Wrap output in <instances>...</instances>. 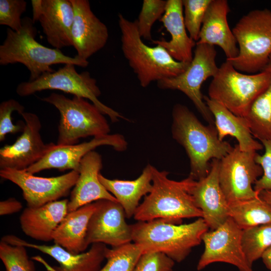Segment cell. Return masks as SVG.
Returning <instances> with one entry per match:
<instances>
[{
    "mask_svg": "<svg viewBox=\"0 0 271 271\" xmlns=\"http://www.w3.org/2000/svg\"><path fill=\"white\" fill-rule=\"evenodd\" d=\"M172 137L183 147L190 164L189 177L198 181L211 169V159L220 160L233 147L219 139L215 125L203 124L187 106L176 104L172 111Z\"/></svg>",
    "mask_w": 271,
    "mask_h": 271,
    "instance_id": "obj_1",
    "label": "cell"
},
{
    "mask_svg": "<svg viewBox=\"0 0 271 271\" xmlns=\"http://www.w3.org/2000/svg\"><path fill=\"white\" fill-rule=\"evenodd\" d=\"M37 29L32 19H22V27L19 32L7 29L6 38L0 45V65L21 63L30 72L29 81H33L42 74L53 72L55 64H71L85 68L89 61L65 55L60 50L41 45L36 40Z\"/></svg>",
    "mask_w": 271,
    "mask_h": 271,
    "instance_id": "obj_2",
    "label": "cell"
},
{
    "mask_svg": "<svg viewBox=\"0 0 271 271\" xmlns=\"http://www.w3.org/2000/svg\"><path fill=\"white\" fill-rule=\"evenodd\" d=\"M131 225L132 241L140 247L143 253L160 252L177 262L183 261L192 249L201 243L202 236L209 229L201 217L183 224L156 219Z\"/></svg>",
    "mask_w": 271,
    "mask_h": 271,
    "instance_id": "obj_3",
    "label": "cell"
},
{
    "mask_svg": "<svg viewBox=\"0 0 271 271\" xmlns=\"http://www.w3.org/2000/svg\"><path fill=\"white\" fill-rule=\"evenodd\" d=\"M152 189L139 205L133 215L138 221L156 219L170 220L177 224L184 218L202 217L190 193L194 181L188 176L181 181L168 178L169 173L152 166Z\"/></svg>",
    "mask_w": 271,
    "mask_h": 271,
    "instance_id": "obj_4",
    "label": "cell"
},
{
    "mask_svg": "<svg viewBox=\"0 0 271 271\" xmlns=\"http://www.w3.org/2000/svg\"><path fill=\"white\" fill-rule=\"evenodd\" d=\"M118 17L123 54L142 87L176 76L187 68L190 63L176 61L163 47H152L145 44L139 33L136 20L130 21L121 14Z\"/></svg>",
    "mask_w": 271,
    "mask_h": 271,
    "instance_id": "obj_5",
    "label": "cell"
},
{
    "mask_svg": "<svg viewBox=\"0 0 271 271\" xmlns=\"http://www.w3.org/2000/svg\"><path fill=\"white\" fill-rule=\"evenodd\" d=\"M232 31L239 53L235 58L226 60L239 72H262L271 55V11L251 10L239 19Z\"/></svg>",
    "mask_w": 271,
    "mask_h": 271,
    "instance_id": "obj_6",
    "label": "cell"
},
{
    "mask_svg": "<svg viewBox=\"0 0 271 271\" xmlns=\"http://www.w3.org/2000/svg\"><path fill=\"white\" fill-rule=\"evenodd\" d=\"M41 99L54 106L59 111L56 145L67 146L78 144L80 139L109 134V125L104 114L86 99L52 93Z\"/></svg>",
    "mask_w": 271,
    "mask_h": 271,
    "instance_id": "obj_7",
    "label": "cell"
},
{
    "mask_svg": "<svg viewBox=\"0 0 271 271\" xmlns=\"http://www.w3.org/2000/svg\"><path fill=\"white\" fill-rule=\"evenodd\" d=\"M271 74L262 71L243 74L226 60L208 88V97L224 106L234 114L244 117L255 98L268 85Z\"/></svg>",
    "mask_w": 271,
    "mask_h": 271,
    "instance_id": "obj_8",
    "label": "cell"
},
{
    "mask_svg": "<svg viewBox=\"0 0 271 271\" xmlns=\"http://www.w3.org/2000/svg\"><path fill=\"white\" fill-rule=\"evenodd\" d=\"M45 90H60L88 99L112 122L118 121L120 118L126 119L99 100L101 91L96 79L88 71L77 72L75 65L65 64L57 71L42 74L34 81L21 82L17 87L16 92L18 95L25 97Z\"/></svg>",
    "mask_w": 271,
    "mask_h": 271,
    "instance_id": "obj_9",
    "label": "cell"
},
{
    "mask_svg": "<svg viewBox=\"0 0 271 271\" xmlns=\"http://www.w3.org/2000/svg\"><path fill=\"white\" fill-rule=\"evenodd\" d=\"M216 55L214 46L196 44L193 59L183 73L157 82L160 89L177 90L184 93L203 118L213 125H215L214 119L204 101L201 88L206 79L213 78L218 71L215 60Z\"/></svg>",
    "mask_w": 271,
    "mask_h": 271,
    "instance_id": "obj_10",
    "label": "cell"
},
{
    "mask_svg": "<svg viewBox=\"0 0 271 271\" xmlns=\"http://www.w3.org/2000/svg\"><path fill=\"white\" fill-rule=\"evenodd\" d=\"M256 151H242L238 144L219 161V182L228 203L258 197L252 184L263 174L255 161Z\"/></svg>",
    "mask_w": 271,
    "mask_h": 271,
    "instance_id": "obj_11",
    "label": "cell"
},
{
    "mask_svg": "<svg viewBox=\"0 0 271 271\" xmlns=\"http://www.w3.org/2000/svg\"><path fill=\"white\" fill-rule=\"evenodd\" d=\"M0 176L19 186L28 207L35 208L67 196L77 182L79 172L72 170L58 176L41 177L25 170L3 168Z\"/></svg>",
    "mask_w": 271,
    "mask_h": 271,
    "instance_id": "obj_12",
    "label": "cell"
},
{
    "mask_svg": "<svg viewBox=\"0 0 271 271\" xmlns=\"http://www.w3.org/2000/svg\"><path fill=\"white\" fill-rule=\"evenodd\" d=\"M242 230L230 217L215 230L202 236L204 250L197 269L201 270L210 264L223 262L232 264L240 271H253L241 246Z\"/></svg>",
    "mask_w": 271,
    "mask_h": 271,
    "instance_id": "obj_13",
    "label": "cell"
},
{
    "mask_svg": "<svg viewBox=\"0 0 271 271\" xmlns=\"http://www.w3.org/2000/svg\"><path fill=\"white\" fill-rule=\"evenodd\" d=\"M20 115L26 123L25 128L15 143L1 148L0 169L25 170L41 160L55 145L43 142L41 123L37 114L24 111Z\"/></svg>",
    "mask_w": 271,
    "mask_h": 271,
    "instance_id": "obj_14",
    "label": "cell"
},
{
    "mask_svg": "<svg viewBox=\"0 0 271 271\" xmlns=\"http://www.w3.org/2000/svg\"><path fill=\"white\" fill-rule=\"evenodd\" d=\"M96 208L88 225V246L96 243L117 247L132 241L131 225L125 221L121 205L116 201L102 199L95 202Z\"/></svg>",
    "mask_w": 271,
    "mask_h": 271,
    "instance_id": "obj_15",
    "label": "cell"
},
{
    "mask_svg": "<svg viewBox=\"0 0 271 271\" xmlns=\"http://www.w3.org/2000/svg\"><path fill=\"white\" fill-rule=\"evenodd\" d=\"M1 240L12 245L32 248L51 256L59 263V267L51 266L40 256L32 257L43 264L48 271H99L105 259L108 248L103 243H96L92 244L87 251L74 254L56 243L52 245L32 243L14 235H5Z\"/></svg>",
    "mask_w": 271,
    "mask_h": 271,
    "instance_id": "obj_16",
    "label": "cell"
},
{
    "mask_svg": "<svg viewBox=\"0 0 271 271\" xmlns=\"http://www.w3.org/2000/svg\"><path fill=\"white\" fill-rule=\"evenodd\" d=\"M104 145L110 146L118 152L124 151L127 148L124 137L118 133L95 137L88 142L72 145L55 144L41 160L25 171L31 174L51 169L60 171L70 170L78 172L83 158L97 147Z\"/></svg>",
    "mask_w": 271,
    "mask_h": 271,
    "instance_id": "obj_17",
    "label": "cell"
},
{
    "mask_svg": "<svg viewBox=\"0 0 271 271\" xmlns=\"http://www.w3.org/2000/svg\"><path fill=\"white\" fill-rule=\"evenodd\" d=\"M74 10L73 47L79 58L88 60L102 49L108 39L107 26L93 13L88 0H70Z\"/></svg>",
    "mask_w": 271,
    "mask_h": 271,
    "instance_id": "obj_18",
    "label": "cell"
},
{
    "mask_svg": "<svg viewBox=\"0 0 271 271\" xmlns=\"http://www.w3.org/2000/svg\"><path fill=\"white\" fill-rule=\"evenodd\" d=\"M219 160L213 159L209 174L194 180L190 189L196 206L202 212V218L209 228L215 230L229 218L228 203L219 182Z\"/></svg>",
    "mask_w": 271,
    "mask_h": 271,
    "instance_id": "obj_19",
    "label": "cell"
},
{
    "mask_svg": "<svg viewBox=\"0 0 271 271\" xmlns=\"http://www.w3.org/2000/svg\"><path fill=\"white\" fill-rule=\"evenodd\" d=\"M102 168L101 156L94 150L83 158L78 171V178L70 193L68 212L99 200L117 202L99 180L98 176Z\"/></svg>",
    "mask_w": 271,
    "mask_h": 271,
    "instance_id": "obj_20",
    "label": "cell"
},
{
    "mask_svg": "<svg viewBox=\"0 0 271 271\" xmlns=\"http://www.w3.org/2000/svg\"><path fill=\"white\" fill-rule=\"evenodd\" d=\"M229 12L227 1L212 0L205 13L196 42V44L219 46L227 60L235 58L239 53L236 39L227 21Z\"/></svg>",
    "mask_w": 271,
    "mask_h": 271,
    "instance_id": "obj_21",
    "label": "cell"
},
{
    "mask_svg": "<svg viewBox=\"0 0 271 271\" xmlns=\"http://www.w3.org/2000/svg\"><path fill=\"white\" fill-rule=\"evenodd\" d=\"M74 10L70 0H42L38 21L48 43L55 49L73 46Z\"/></svg>",
    "mask_w": 271,
    "mask_h": 271,
    "instance_id": "obj_22",
    "label": "cell"
},
{
    "mask_svg": "<svg viewBox=\"0 0 271 271\" xmlns=\"http://www.w3.org/2000/svg\"><path fill=\"white\" fill-rule=\"evenodd\" d=\"M159 21L171 35V40H153L152 43L163 47L176 61L190 63L196 42L187 33L182 0H168L165 12Z\"/></svg>",
    "mask_w": 271,
    "mask_h": 271,
    "instance_id": "obj_23",
    "label": "cell"
},
{
    "mask_svg": "<svg viewBox=\"0 0 271 271\" xmlns=\"http://www.w3.org/2000/svg\"><path fill=\"white\" fill-rule=\"evenodd\" d=\"M68 202L65 199L38 207L26 208L20 217L23 232L38 241L53 240L54 232L68 212Z\"/></svg>",
    "mask_w": 271,
    "mask_h": 271,
    "instance_id": "obj_24",
    "label": "cell"
},
{
    "mask_svg": "<svg viewBox=\"0 0 271 271\" xmlns=\"http://www.w3.org/2000/svg\"><path fill=\"white\" fill-rule=\"evenodd\" d=\"M95 208L94 202L68 212L53 233L55 243L74 254L83 252L88 246L87 228Z\"/></svg>",
    "mask_w": 271,
    "mask_h": 271,
    "instance_id": "obj_25",
    "label": "cell"
},
{
    "mask_svg": "<svg viewBox=\"0 0 271 271\" xmlns=\"http://www.w3.org/2000/svg\"><path fill=\"white\" fill-rule=\"evenodd\" d=\"M203 99L214 119L219 139L223 141L227 136L234 137L242 151H257L263 148L252 137L247 122L244 117L237 116L220 103L204 95Z\"/></svg>",
    "mask_w": 271,
    "mask_h": 271,
    "instance_id": "obj_26",
    "label": "cell"
},
{
    "mask_svg": "<svg viewBox=\"0 0 271 271\" xmlns=\"http://www.w3.org/2000/svg\"><path fill=\"white\" fill-rule=\"evenodd\" d=\"M152 167L148 164L141 175L131 181L109 179L99 174L100 182L121 205L127 218L133 216L142 197L152 190Z\"/></svg>",
    "mask_w": 271,
    "mask_h": 271,
    "instance_id": "obj_27",
    "label": "cell"
},
{
    "mask_svg": "<svg viewBox=\"0 0 271 271\" xmlns=\"http://www.w3.org/2000/svg\"><path fill=\"white\" fill-rule=\"evenodd\" d=\"M228 215L242 230L271 223V206L258 197L228 203Z\"/></svg>",
    "mask_w": 271,
    "mask_h": 271,
    "instance_id": "obj_28",
    "label": "cell"
},
{
    "mask_svg": "<svg viewBox=\"0 0 271 271\" xmlns=\"http://www.w3.org/2000/svg\"><path fill=\"white\" fill-rule=\"evenodd\" d=\"M244 117L253 136L271 140V78L266 88L253 100Z\"/></svg>",
    "mask_w": 271,
    "mask_h": 271,
    "instance_id": "obj_29",
    "label": "cell"
},
{
    "mask_svg": "<svg viewBox=\"0 0 271 271\" xmlns=\"http://www.w3.org/2000/svg\"><path fill=\"white\" fill-rule=\"evenodd\" d=\"M241 246L246 259L252 267L271 246V223L242 230Z\"/></svg>",
    "mask_w": 271,
    "mask_h": 271,
    "instance_id": "obj_30",
    "label": "cell"
},
{
    "mask_svg": "<svg viewBox=\"0 0 271 271\" xmlns=\"http://www.w3.org/2000/svg\"><path fill=\"white\" fill-rule=\"evenodd\" d=\"M142 254L140 247L131 242L108 248L107 262L99 271H133Z\"/></svg>",
    "mask_w": 271,
    "mask_h": 271,
    "instance_id": "obj_31",
    "label": "cell"
},
{
    "mask_svg": "<svg viewBox=\"0 0 271 271\" xmlns=\"http://www.w3.org/2000/svg\"><path fill=\"white\" fill-rule=\"evenodd\" d=\"M167 1L144 0L138 19L136 20L142 38L152 41V29L154 24L164 15Z\"/></svg>",
    "mask_w": 271,
    "mask_h": 271,
    "instance_id": "obj_32",
    "label": "cell"
},
{
    "mask_svg": "<svg viewBox=\"0 0 271 271\" xmlns=\"http://www.w3.org/2000/svg\"><path fill=\"white\" fill-rule=\"evenodd\" d=\"M26 248L1 241L0 258L7 271H35L34 263L29 259Z\"/></svg>",
    "mask_w": 271,
    "mask_h": 271,
    "instance_id": "obj_33",
    "label": "cell"
},
{
    "mask_svg": "<svg viewBox=\"0 0 271 271\" xmlns=\"http://www.w3.org/2000/svg\"><path fill=\"white\" fill-rule=\"evenodd\" d=\"M212 0H182L184 21L190 37L197 42L206 10Z\"/></svg>",
    "mask_w": 271,
    "mask_h": 271,
    "instance_id": "obj_34",
    "label": "cell"
},
{
    "mask_svg": "<svg viewBox=\"0 0 271 271\" xmlns=\"http://www.w3.org/2000/svg\"><path fill=\"white\" fill-rule=\"evenodd\" d=\"M25 107L14 99H10L0 104V141L5 140L8 133L15 134L23 132L26 123L19 121L16 124L12 121V113L17 111L20 115L24 112Z\"/></svg>",
    "mask_w": 271,
    "mask_h": 271,
    "instance_id": "obj_35",
    "label": "cell"
},
{
    "mask_svg": "<svg viewBox=\"0 0 271 271\" xmlns=\"http://www.w3.org/2000/svg\"><path fill=\"white\" fill-rule=\"evenodd\" d=\"M27 7L24 0H0V25L19 32L22 27L21 16Z\"/></svg>",
    "mask_w": 271,
    "mask_h": 271,
    "instance_id": "obj_36",
    "label": "cell"
},
{
    "mask_svg": "<svg viewBox=\"0 0 271 271\" xmlns=\"http://www.w3.org/2000/svg\"><path fill=\"white\" fill-rule=\"evenodd\" d=\"M175 261L163 253H143L133 271H172Z\"/></svg>",
    "mask_w": 271,
    "mask_h": 271,
    "instance_id": "obj_37",
    "label": "cell"
},
{
    "mask_svg": "<svg viewBox=\"0 0 271 271\" xmlns=\"http://www.w3.org/2000/svg\"><path fill=\"white\" fill-rule=\"evenodd\" d=\"M264 148V153H256L255 162L262 169V175L254 183L253 189L258 195L263 191H271V140L260 141Z\"/></svg>",
    "mask_w": 271,
    "mask_h": 271,
    "instance_id": "obj_38",
    "label": "cell"
},
{
    "mask_svg": "<svg viewBox=\"0 0 271 271\" xmlns=\"http://www.w3.org/2000/svg\"><path fill=\"white\" fill-rule=\"evenodd\" d=\"M22 203L14 198L0 202V215H5L19 212L22 209Z\"/></svg>",
    "mask_w": 271,
    "mask_h": 271,
    "instance_id": "obj_39",
    "label": "cell"
},
{
    "mask_svg": "<svg viewBox=\"0 0 271 271\" xmlns=\"http://www.w3.org/2000/svg\"><path fill=\"white\" fill-rule=\"evenodd\" d=\"M31 3L33 9V16L32 19L35 23L36 21H38L42 12V0H32L31 1Z\"/></svg>",
    "mask_w": 271,
    "mask_h": 271,
    "instance_id": "obj_40",
    "label": "cell"
},
{
    "mask_svg": "<svg viewBox=\"0 0 271 271\" xmlns=\"http://www.w3.org/2000/svg\"><path fill=\"white\" fill-rule=\"evenodd\" d=\"M261 258L265 266L271 271V246L263 253Z\"/></svg>",
    "mask_w": 271,
    "mask_h": 271,
    "instance_id": "obj_41",
    "label": "cell"
},
{
    "mask_svg": "<svg viewBox=\"0 0 271 271\" xmlns=\"http://www.w3.org/2000/svg\"><path fill=\"white\" fill-rule=\"evenodd\" d=\"M259 196L271 206V191H261L259 193Z\"/></svg>",
    "mask_w": 271,
    "mask_h": 271,
    "instance_id": "obj_42",
    "label": "cell"
},
{
    "mask_svg": "<svg viewBox=\"0 0 271 271\" xmlns=\"http://www.w3.org/2000/svg\"><path fill=\"white\" fill-rule=\"evenodd\" d=\"M262 71L267 72L271 74V55L269 57L267 64H266Z\"/></svg>",
    "mask_w": 271,
    "mask_h": 271,
    "instance_id": "obj_43",
    "label": "cell"
}]
</instances>
